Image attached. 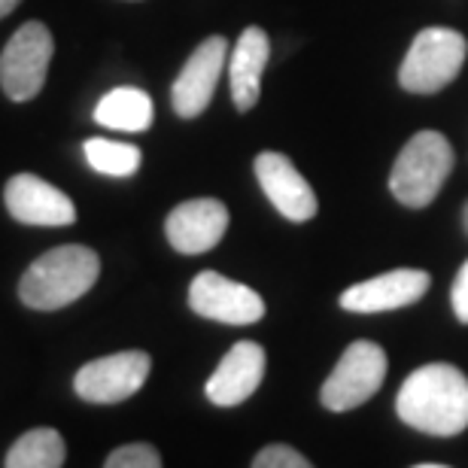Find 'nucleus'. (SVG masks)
<instances>
[{
	"instance_id": "nucleus-1",
	"label": "nucleus",
	"mask_w": 468,
	"mask_h": 468,
	"mask_svg": "<svg viewBox=\"0 0 468 468\" xmlns=\"http://www.w3.org/2000/svg\"><path fill=\"white\" fill-rule=\"evenodd\" d=\"M396 414L426 435L453 438L468 429V378L447 362H429L401 383Z\"/></svg>"
},
{
	"instance_id": "nucleus-2",
	"label": "nucleus",
	"mask_w": 468,
	"mask_h": 468,
	"mask_svg": "<svg viewBox=\"0 0 468 468\" xmlns=\"http://www.w3.org/2000/svg\"><path fill=\"white\" fill-rule=\"evenodd\" d=\"M101 277V259L82 243L43 252L18 280V298L31 311H61L82 298Z\"/></svg>"
},
{
	"instance_id": "nucleus-3",
	"label": "nucleus",
	"mask_w": 468,
	"mask_h": 468,
	"mask_svg": "<svg viewBox=\"0 0 468 468\" xmlns=\"http://www.w3.org/2000/svg\"><path fill=\"white\" fill-rule=\"evenodd\" d=\"M453 171V146L438 131H420L405 144L389 174V192L405 207H429Z\"/></svg>"
},
{
	"instance_id": "nucleus-4",
	"label": "nucleus",
	"mask_w": 468,
	"mask_h": 468,
	"mask_svg": "<svg viewBox=\"0 0 468 468\" xmlns=\"http://www.w3.org/2000/svg\"><path fill=\"white\" fill-rule=\"evenodd\" d=\"M468 55V43L453 27H426L414 37L401 61L399 82L414 95H435L460 77Z\"/></svg>"
},
{
	"instance_id": "nucleus-5",
	"label": "nucleus",
	"mask_w": 468,
	"mask_h": 468,
	"mask_svg": "<svg viewBox=\"0 0 468 468\" xmlns=\"http://www.w3.org/2000/svg\"><path fill=\"white\" fill-rule=\"evenodd\" d=\"M55 55L52 31L43 22H25L0 52V89L9 101H34L46 86Z\"/></svg>"
},
{
	"instance_id": "nucleus-6",
	"label": "nucleus",
	"mask_w": 468,
	"mask_h": 468,
	"mask_svg": "<svg viewBox=\"0 0 468 468\" xmlns=\"http://www.w3.org/2000/svg\"><path fill=\"white\" fill-rule=\"evenodd\" d=\"M387 378V353L374 341H353L320 389L323 408L344 414L365 405Z\"/></svg>"
},
{
	"instance_id": "nucleus-7",
	"label": "nucleus",
	"mask_w": 468,
	"mask_h": 468,
	"mask_svg": "<svg viewBox=\"0 0 468 468\" xmlns=\"http://www.w3.org/2000/svg\"><path fill=\"white\" fill-rule=\"evenodd\" d=\"M153 359L144 350H122L86 362L73 378V389L89 405H119L144 387Z\"/></svg>"
},
{
	"instance_id": "nucleus-8",
	"label": "nucleus",
	"mask_w": 468,
	"mask_h": 468,
	"mask_svg": "<svg viewBox=\"0 0 468 468\" xmlns=\"http://www.w3.org/2000/svg\"><path fill=\"white\" fill-rule=\"evenodd\" d=\"M189 307L204 320H217L226 325H252L265 316V302L256 289L234 283L217 271H201L192 280Z\"/></svg>"
},
{
	"instance_id": "nucleus-9",
	"label": "nucleus",
	"mask_w": 468,
	"mask_h": 468,
	"mask_svg": "<svg viewBox=\"0 0 468 468\" xmlns=\"http://www.w3.org/2000/svg\"><path fill=\"white\" fill-rule=\"evenodd\" d=\"M226 58H229V40L219 34L207 37L189 55V61L183 64L180 77L171 86V104L176 116L195 119L210 107L217 82L222 77V70H226Z\"/></svg>"
},
{
	"instance_id": "nucleus-10",
	"label": "nucleus",
	"mask_w": 468,
	"mask_h": 468,
	"mask_svg": "<svg viewBox=\"0 0 468 468\" xmlns=\"http://www.w3.org/2000/svg\"><path fill=\"white\" fill-rule=\"evenodd\" d=\"M432 277L420 268H396L387 271L380 277L362 280V283L347 286L341 292V307L353 314H383V311H399L420 302L429 292Z\"/></svg>"
},
{
	"instance_id": "nucleus-11",
	"label": "nucleus",
	"mask_w": 468,
	"mask_h": 468,
	"mask_svg": "<svg viewBox=\"0 0 468 468\" xmlns=\"http://www.w3.org/2000/svg\"><path fill=\"white\" fill-rule=\"evenodd\" d=\"M229 231V207L217 198H192L174 207L165 219L171 247L183 256L210 252Z\"/></svg>"
},
{
	"instance_id": "nucleus-12",
	"label": "nucleus",
	"mask_w": 468,
	"mask_h": 468,
	"mask_svg": "<svg viewBox=\"0 0 468 468\" xmlns=\"http://www.w3.org/2000/svg\"><path fill=\"white\" fill-rule=\"evenodd\" d=\"M4 201L9 217L25 226H73L77 222V207L61 189H55L52 183L40 180L34 174H16L6 183Z\"/></svg>"
},
{
	"instance_id": "nucleus-13",
	"label": "nucleus",
	"mask_w": 468,
	"mask_h": 468,
	"mask_svg": "<svg viewBox=\"0 0 468 468\" xmlns=\"http://www.w3.org/2000/svg\"><path fill=\"white\" fill-rule=\"evenodd\" d=\"M256 180L280 217L289 222H307L320 210L311 183L298 174V167L283 153H261L256 158Z\"/></svg>"
},
{
	"instance_id": "nucleus-14",
	"label": "nucleus",
	"mask_w": 468,
	"mask_h": 468,
	"mask_svg": "<svg viewBox=\"0 0 468 468\" xmlns=\"http://www.w3.org/2000/svg\"><path fill=\"white\" fill-rule=\"evenodd\" d=\"M261 378H265V350L256 341H238L222 356L204 392L217 408H234L259 389Z\"/></svg>"
},
{
	"instance_id": "nucleus-15",
	"label": "nucleus",
	"mask_w": 468,
	"mask_h": 468,
	"mask_svg": "<svg viewBox=\"0 0 468 468\" xmlns=\"http://www.w3.org/2000/svg\"><path fill=\"white\" fill-rule=\"evenodd\" d=\"M271 58V40L261 27H247L240 40L234 43L229 58V80H231V101L240 113H250L259 104L261 95V73Z\"/></svg>"
},
{
	"instance_id": "nucleus-16",
	"label": "nucleus",
	"mask_w": 468,
	"mask_h": 468,
	"mask_svg": "<svg viewBox=\"0 0 468 468\" xmlns=\"http://www.w3.org/2000/svg\"><path fill=\"white\" fill-rule=\"evenodd\" d=\"M153 119H155L153 98H149L144 89H134V86L107 91L95 107V122L113 131H128V134L146 131L153 125Z\"/></svg>"
},
{
	"instance_id": "nucleus-17",
	"label": "nucleus",
	"mask_w": 468,
	"mask_h": 468,
	"mask_svg": "<svg viewBox=\"0 0 468 468\" xmlns=\"http://www.w3.org/2000/svg\"><path fill=\"white\" fill-rule=\"evenodd\" d=\"M68 460L61 432L55 429H31L6 451V468H58Z\"/></svg>"
},
{
	"instance_id": "nucleus-18",
	"label": "nucleus",
	"mask_w": 468,
	"mask_h": 468,
	"mask_svg": "<svg viewBox=\"0 0 468 468\" xmlns=\"http://www.w3.org/2000/svg\"><path fill=\"white\" fill-rule=\"evenodd\" d=\"M82 153H86V162L98 174L107 176H131L137 174L140 162H144V153L137 146L116 144V140H104V137H89L82 144Z\"/></svg>"
},
{
	"instance_id": "nucleus-19",
	"label": "nucleus",
	"mask_w": 468,
	"mask_h": 468,
	"mask_svg": "<svg viewBox=\"0 0 468 468\" xmlns=\"http://www.w3.org/2000/svg\"><path fill=\"white\" fill-rule=\"evenodd\" d=\"M107 468H158L162 465V453L155 451L153 444H125V447H116L113 453L104 460Z\"/></svg>"
},
{
	"instance_id": "nucleus-20",
	"label": "nucleus",
	"mask_w": 468,
	"mask_h": 468,
	"mask_svg": "<svg viewBox=\"0 0 468 468\" xmlns=\"http://www.w3.org/2000/svg\"><path fill=\"white\" fill-rule=\"evenodd\" d=\"M252 468H311V460L289 444H268L256 453Z\"/></svg>"
},
{
	"instance_id": "nucleus-21",
	"label": "nucleus",
	"mask_w": 468,
	"mask_h": 468,
	"mask_svg": "<svg viewBox=\"0 0 468 468\" xmlns=\"http://www.w3.org/2000/svg\"><path fill=\"white\" fill-rule=\"evenodd\" d=\"M451 304H453L456 320L468 325V261L460 268V274H456V280H453V289H451Z\"/></svg>"
},
{
	"instance_id": "nucleus-22",
	"label": "nucleus",
	"mask_w": 468,
	"mask_h": 468,
	"mask_svg": "<svg viewBox=\"0 0 468 468\" xmlns=\"http://www.w3.org/2000/svg\"><path fill=\"white\" fill-rule=\"evenodd\" d=\"M18 4H22V0H0V18H6Z\"/></svg>"
},
{
	"instance_id": "nucleus-23",
	"label": "nucleus",
	"mask_w": 468,
	"mask_h": 468,
	"mask_svg": "<svg viewBox=\"0 0 468 468\" xmlns=\"http://www.w3.org/2000/svg\"><path fill=\"white\" fill-rule=\"evenodd\" d=\"M463 226H465V231H468V204H465V210H463Z\"/></svg>"
}]
</instances>
